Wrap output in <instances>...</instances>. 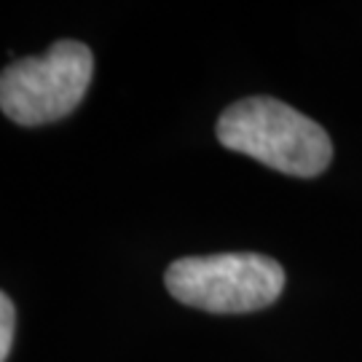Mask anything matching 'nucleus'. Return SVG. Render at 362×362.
I'll use <instances>...</instances> for the list:
<instances>
[{"label": "nucleus", "instance_id": "2", "mask_svg": "<svg viewBox=\"0 0 362 362\" xmlns=\"http://www.w3.org/2000/svg\"><path fill=\"white\" fill-rule=\"evenodd\" d=\"M169 296L209 314H250L285 290V269L260 252H220L175 260L164 274Z\"/></svg>", "mask_w": 362, "mask_h": 362}, {"label": "nucleus", "instance_id": "1", "mask_svg": "<svg viewBox=\"0 0 362 362\" xmlns=\"http://www.w3.org/2000/svg\"><path fill=\"white\" fill-rule=\"evenodd\" d=\"M215 134L223 148L293 177H317L333 161L330 134L274 97H245L226 107Z\"/></svg>", "mask_w": 362, "mask_h": 362}, {"label": "nucleus", "instance_id": "4", "mask_svg": "<svg viewBox=\"0 0 362 362\" xmlns=\"http://www.w3.org/2000/svg\"><path fill=\"white\" fill-rule=\"evenodd\" d=\"M13 330H16V309L11 298L0 290V362H6L13 346Z\"/></svg>", "mask_w": 362, "mask_h": 362}, {"label": "nucleus", "instance_id": "3", "mask_svg": "<svg viewBox=\"0 0 362 362\" xmlns=\"http://www.w3.org/2000/svg\"><path fill=\"white\" fill-rule=\"evenodd\" d=\"M94 54L81 40H57L40 57L0 70V110L19 127H43L76 110L91 83Z\"/></svg>", "mask_w": 362, "mask_h": 362}]
</instances>
